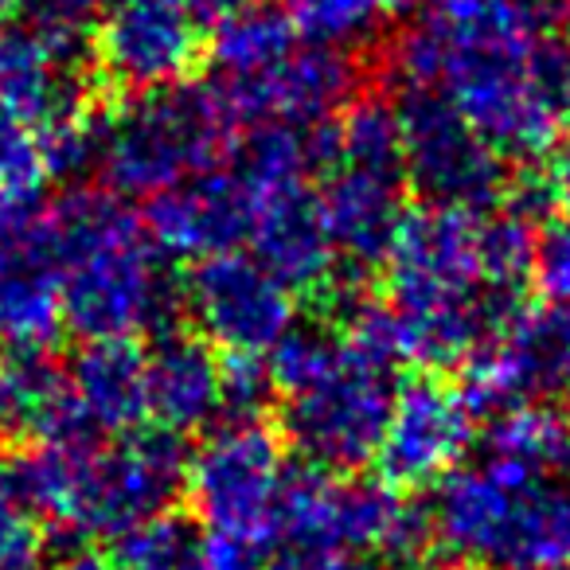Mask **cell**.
Masks as SVG:
<instances>
[{
    "label": "cell",
    "mask_w": 570,
    "mask_h": 570,
    "mask_svg": "<svg viewBox=\"0 0 570 570\" xmlns=\"http://www.w3.org/2000/svg\"><path fill=\"white\" fill-rule=\"evenodd\" d=\"M51 180L56 173L43 157L40 137L0 121V250L40 227Z\"/></svg>",
    "instance_id": "cell-22"
},
{
    "label": "cell",
    "mask_w": 570,
    "mask_h": 570,
    "mask_svg": "<svg viewBox=\"0 0 570 570\" xmlns=\"http://www.w3.org/2000/svg\"><path fill=\"white\" fill-rule=\"evenodd\" d=\"M145 230L165 258L204 262L250 235V199L235 173H207L149 199Z\"/></svg>",
    "instance_id": "cell-16"
},
{
    "label": "cell",
    "mask_w": 570,
    "mask_h": 570,
    "mask_svg": "<svg viewBox=\"0 0 570 570\" xmlns=\"http://www.w3.org/2000/svg\"><path fill=\"white\" fill-rule=\"evenodd\" d=\"M235 121L215 90L173 87L137 95L98 121L95 168L114 196H160L196 176L219 173L235 157Z\"/></svg>",
    "instance_id": "cell-7"
},
{
    "label": "cell",
    "mask_w": 570,
    "mask_h": 570,
    "mask_svg": "<svg viewBox=\"0 0 570 570\" xmlns=\"http://www.w3.org/2000/svg\"><path fill=\"white\" fill-rule=\"evenodd\" d=\"M426 523L438 554L473 570L570 567V497L547 473L492 453L434 484Z\"/></svg>",
    "instance_id": "cell-6"
},
{
    "label": "cell",
    "mask_w": 570,
    "mask_h": 570,
    "mask_svg": "<svg viewBox=\"0 0 570 570\" xmlns=\"http://www.w3.org/2000/svg\"><path fill=\"white\" fill-rule=\"evenodd\" d=\"M289 481L285 445L258 419H227L188 453L184 492L204 531L266 547Z\"/></svg>",
    "instance_id": "cell-8"
},
{
    "label": "cell",
    "mask_w": 570,
    "mask_h": 570,
    "mask_svg": "<svg viewBox=\"0 0 570 570\" xmlns=\"http://www.w3.org/2000/svg\"><path fill=\"white\" fill-rule=\"evenodd\" d=\"M12 4H17V0H0V28L9 24V12H12Z\"/></svg>",
    "instance_id": "cell-37"
},
{
    "label": "cell",
    "mask_w": 570,
    "mask_h": 570,
    "mask_svg": "<svg viewBox=\"0 0 570 570\" xmlns=\"http://www.w3.org/2000/svg\"><path fill=\"white\" fill-rule=\"evenodd\" d=\"M531 254H535V230L531 219L508 212H497L476 223V258L489 294L500 302H515L520 285L531 282Z\"/></svg>",
    "instance_id": "cell-26"
},
{
    "label": "cell",
    "mask_w": 570,
    "mask_h": 570,
    "mask_svg": "<svg viewBox=\"0 0 570 570\" xmlns=\"http://www.w3.org/2000/svg\"><path fill=\"white\" fill-rule=\"evenodd\" d=\"M395 114L406 180L419 184L430 204L481 212L508 191L504 157L445 98L411 87Z\"/></svg>",
    "instance_id": "cell-9"
},
{
    "label": "cell",
    "mask_w": 570,
    "mask_h": 570,
    "mask_svg": "<svg viewBox=\"0 0 570 570\" xmlns=\"http://www.w3.org/2000/svg\"><path fill=\"white\" fill-rule=\"evenodd\" d=\"M67 383L90 438L134 434L149 414L145 352L134 341H87L67 364Z\"/></svg>",
    "instance_id": "cell-20"
},
{
    "label": "cell",
    "mask_w": 570,
    "mask_h": 570,
    "mask_svg": "<svg viewBox=\"0 0 570 570\" xmlns=\"http://www.w3.org/2000/svg\"><path fill=\"white\" fill-rule=\"evenodd\" d=\"M95 59L134 95L184 87L204 59V20L188 0H121L98 20Z\"/></svg>",
    "instance_id": "cell-12"
},
{
    "label": "cell",
    "mask_w": 570,
    "mask_h": 570,
    "mask_svg": "<svg viewBox=\"0 0 570 570\" xmlns=\"http://www.w3.org/2000/svg\"><path fill=\"white\" fill-rule=\"evenodd\" d=\"M391 367L348 328H289L269 352L266 372L282 391V430L309 465L348 473L375 458L399 395Z\"/></svg>",
    "instance_id": "cell-5"
},
{
    "label": "cell",
    "mask_w": 570,
    "mask_h": 570,
    "mask_svg": "<svg viewBox=\"0 0 570 570\" xmlns=\"http://www.w3.org/2000/svg\"><path fill=\"white\" fill-rule=\"evenodd\" d=\"M481 215L422 204L403 215L387 254V328L395 360L414 367L465 364L515 305L489 294L476 258Z\"/></svg>",
    "instance_id": "cell-2"
},
{
    "label": "cell",
    "mask_w": 570,
    "mask_h": 570,
    "mask_svg": "<svg viewBox=\"0 0 570 570\" xmlns=\"http://www.w3.org/2000/svg\"><path fill=\"white\" fill-rule=\"evenodd\" d=\"M473 406L461 387L438 380H414L395 395L387 430L375 450L383 481L403 489H434L465 461L473 445Z\"/></svg>",
    "instance_id": "cell-14"
},
{
    "label": "cell",
    "mask_w": 570,
    "mask_h": 570,
    "mask_svg": "<svg viewBox=\"0 0 570 570\" xmlns=\"http://www.w3.org/2000/svg\"><path fill=\"white\" fill-rule=\"evenodd\" d=\"M180 442L168 430H134L114 442L67 438L36 442L9 461L4 481L28 512L82 539H121L168 512L184 489Z\"/></svg>",
    "instance_id": "cell-3"
},
{
    "label": "cell",
    "mask_w": 570,
    "mask_h": 570,
    "mask_svg": "<svg viewBox=\"0 0 570 570\" xmlns=\"http://www.w3.org/2000/svg\"><path fill=\"white\" fill-rule=\"evenodd\" d=\"M567 570H570V567H567Z\"/></svg>",
    "instance_id": "cell-39"
},
{
    "label": "cell",
    "mask_w": 570,
    "mask_h": 570,
    "mask_svg": "<svg viewBox=\"0 0 570 570\" xmlns=\"http://www.w3.org/2000/svg\"><path fill=\"white\" fill-rule=\"evenodd\" d=\"M380 4L387 12H419L422 4H426V0H380Z\"/></svg>",
    "instance_id": "cell-35"
},
{
    "label": "cell",
    "mask_w": 570,
    "mask_h": 570,
    "mask_svg": "<svg viewBox=\"0 0 570 570\" xmlns=\"http://www.w3.org/2000/svg\"><path fill=\"white\" fill-rule=\"evenodd\" d=\"M531 285L543 297V305H570V215L535 230Z\"/></svg>",
    "instance_id": "cell-28"
},
{
    "label": "cell",
    "mask_w": 570,
    "mask_h": 570,
    "mask_svg": "<svg viewBox=\"0 0 570 570\" xmlns=\"http://www.w3.org/2000/svg\"><path fill=\"white\" fill-rule=\"evenodd\" d=\"M266 554L258 543H246L235 535L204 531V551H199V570H262Z\"/></svg>",
    "instance_id": "cell-31"
},
{
    "label": "cell",
    "mask_w": 570,
    "mask_h": 570,
    "mask_svg": "<svg viewBox=\"0 0 570 570\" xmlns=\"http://www.w3.org/2000/svg\"><path fill=\"white\" fill-rule=\"evenodd\" d=\"M48 570H118V562L106 559V554H95V551H71L63 559H56Z\"/></svg>",
    "instance_id": "cell-34"
},
{
    "label": "cell",
    "mask_w": 570,
    "mask_h": 570,
    "mask_svg": "<svg viewBox=\"0 0 570 570\" xmlns=\"http://www.w3.org/2000/svg\"><path fill=\"white\" fill-rule=\"evenodd\" d=\"M43 235L59 274L67 328L82 341H134L168 321L173 282L145 223L114 191L48 204Z\"/></svg>",
    "instance_id": "cell-4"
},
{
    "label": "cell",
    "mask_w": 570,
    "mask_h": 570,
    "mask_svg": "<svg viewBox=\"0 0 570 570\" xmlns=\"http://www.w3.org/2000/svg\"><path fill=\"white\" fill-rule=\"evenodd\" d=\"M188 4H191V12L204 20V28H215L219 20L250 9V4H258V0H188Z\"/></svg>",
    "instance_id": "cell-33"
},
{
    "label": "cell",
    "mask_w": 570,
    "mask_h": 570,
    "mask_svg": "<svg viewBox=\"0 0 570 570\" xmlns=\"http://www.w3.org/2000/svg\"><path fill=\"white\" fill-rule=\"evenodd\" d=\"M282 12L309 48L352 51L375 40L387 9L380 0H282Z\"/></svg>",
    "instance_id": "cell-25"
},
{
    "label": "cell",
    "mask_w": 570,
    "mask_h": 570,
    "mask_svg": "<svg viewBox=\"0 0 570 570\" xmlns=\"http://www.w3.org/2000/svg\"><path fill=\"white\" fill-rule=\"evenodd\" d=\"M294 28L285 20L282 9H269V4H250V9L235 12V17L219 20L212 28V63L219 79H243L262 67L277 63L282 56L294 51Z\"/></svg>",
    "instance_id": "cell-23"
},
{
    "label": "cell",
    "mask_w": 570,
    "mask_h": 570,
    "mask_svg": "<svg viewBox=\"0 0 570 570\" xmlns=\"http://www.w3.org/2000/svg\"><path fill=\"white\" fill-rule=\"evenodd\" d=\"M82 110L75 32L43 20L0 28V121L40 137Z\"/></svg>",
    "instance_id": "cell-15"
},
{
    "label": "cell",
    "mask_w": 570,
    "mask_h": 570,
    "mask_svg": "<svg viewBox=\"0 0 570 570\" xmlns=\"http://www.w3.org/2000/svg\"><path fill=\"white\" fill-rule=\"evenodd\" d=\"M145 403L168 434H191L227 414L223 360L196 333H160L145 352Z\"/></svg>",
    "instance_id": "cell-18"
},
{
    "label": "cell",
    "mask_w": 570,
    "mask_h": 570,
    "mask_svg": "<svg viewBox=\"0 0 570 570\" xmlns=\"http://www.w3.org/2000/svg\"><path fill=\"white\" fill-rule=\"evenodd\" d=\"M204 535L180 515H153L118 539V570H199Z\"/></svg>",
    "instance_id": "cell-27"
},
{
    "label": "cell",
    "mask_w": 570,
    "mask_h": 570,
    "mask_svg": "<svg viewBox=\"0 0 570 570\" xmlns=\"http://www.w3.org/2000/svg\"><path fill=\"white\" fill-rule=\"evenodd\" d=\"M212 90L235 129H317L356 102L360 67L352 51L305 43L243 79H215Z\"/></svg>",
    "instance_id": "cell-11"
},
{
    "label": "cell",
    "mask_w": 570,
    "mask_h": 570,
    "mask_svg": "<svg viewBox=\"0 0 570 570\" xmlns=\"http://www.w3.org/2000/svg\"><path fill=\"white\" fill-rule=\"evenodd\" d=\"M395 67L500 157L551 153L570 121V43L551 36L543 0H426L399 36Z\"/></svg>",
    "instance_id": "cell-1"
},
{
    "label": "cell",
    "mask_w": 570,
    "mask_h": 570,
    "mask_svg": "<svg viewBox=\"0 0 570 570\" xmlns=\"http://www.w3.org/2000/svg\"><path fill=\"white\" fill-rule=\"evenodd\" d=\"M184 305L207 344L230 356H269L297 317L294 289L282 285L254 254H215L188 269Z\"/></svg>",
    "instance_id": "cell-10"
},
{
    "label": "cell",
    "mask_w": 570,
    "mask_h": 570,
    "mask_svg": "<svg viewBox=\"0 0 570 570\" xmlns=\"http://www.w3.org/2000/svg\"><path fill=\"white\" fill-rule=\"evenodd\" d=\"M0 559H36V515L0 473Z\"/></svg>",
    "instance_id": "cell-29"
},
{
    "label": "cell",
    "mask_w": 570,
    "mask_h": 570,
    "mask_svg": "<svg viewBox=\"0 0 570 570\" xmlns=\"http://www.w3.org/2000/svg\"><path fill=\"white\" fill-rule=\"evenodd\" d=\"M547 191H551V204H559L562 212L570 215V141L559 145V153L551 157V168H547Z\"/></svg>",
    "instance_id": "cell-32"
},
{
    "label": "cell",
    "mask_w": 570,
    "mask_h": 570,
    "mask_svg": "<svg viewBox=\"0 0 570 570\" xmlns=\"http://www.w3.org/2000/svg\"><path fill=\"white\" fill-rule=\"evenodd\" d=\"M562 24H567V43H570V4H567V17H562Z\"/></svg>",
    "instance_id": "cell-38"
},
{
    "label": "cell",
    "mask_w": 570,
    "mask_h": 570,
    "mask_svg": "<svg viewBox=\"0 0 570 570\" xmlns=\"http://www.w3.org/2000/svg\"><path fill=\"white\" fill-rule=\"evenodd\" d=\"M63 328V294L40 219L32 235L0 250V348L9 356H48Z\"/></svg>",
    "instance_id": "cell-19"
},
{
    "label": "cell",
    "mask_w": 570,
    "mask_h": 570,
    "mask_svg": "<svg viewBox=\"0 0 570 570\" xmlns=\"http://www.w3.org/2000/svg\"><path fill=\"white\" fill-rule=\"evenodd\" d=\"M489 453L528 465L535 473H551L570 461V426L543 403L508 406V411L492 414Z\"/></svg>",
    "instance_id": "cell-24"
},
{
    "label": "cell",
    "mask_w": 570,
    "mask_h": 570,
    "mask_svg": "<svg viewBox=\"0 0 570 570\" xmlns=\"http://www.w3.org/2000/svg\"><path fill=\"white\" fill-rule=\"evenodd\" d=\"M0 570H36V559H0Z\"/></svg>",
    "instance_id": "cell-36"
},
{
    "label": "cell",
    "mask_w": 570,
    "mask_h": 570,
    "mask_svg": "<svg viewBox=\"0 0 570 570\" xmlns=\"http://www.w3.org/2000/svg\"><path fill=\"white\" fill-rule=\"evenodd\" d=\"M0 438L32 445L90 438L75 411L67 372L43 356L0 360Z\"/></svg>",
    "instance_id": "cell-21"
},
{
    "label": "cell",
    "mask_w": 570,
    "mask_h": 570,
    "mask_svg": "<svg viewBox=\"0 0 570 570\" xmlns=\"http://www.w3.org/2000/svg\"><path fill=\"white\" fill-rule=\"evenodd\" d=\"M20 9H28L32 20H43V24H56L75 32L87 20H102L110 9H118L121 0H17Z\"/></svg>",
    "instance_id": "cell-30"
},
{
    "label": "cell",
    "mask_w": 570,
    "mask_h": 570,
    "mask_svg": "<svg viewBox=\"0 0 570 570\" xmlns=\"http://www.w3.org/2000/svg\"><path fill=\"white\" fill-rule=\"evenodd\" d=\"M238 184L250 199L246 243H250L254 258L294 294L328 289L341 250L325 227L317 188H309V176H289V180H246V176H238Z\"/></svg>",
    "instance_id": "cell-13"
},
{
    "label": "cell",
    "mask_w": 570,
    "mask_h": 570,
    "mask_svg": "<svg viewBox=\"0 0 570 570\" xmlns=\"http://www.w3.org/2000/svg\"><path fill=\"white\" fill-rule=\"evenodd\" d=\"M403 184V168L328 160L317 199L341 258H352L360 266L383 262V254H387L391 238H395L399 223L406 215Z\"/></svg>",
    "instance_id": "cell-17"
}]
</instances>
